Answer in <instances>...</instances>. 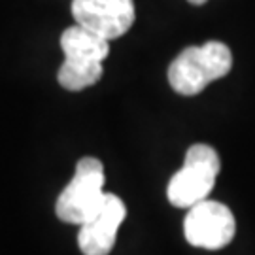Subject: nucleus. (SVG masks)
<instances>
[{"mask_svg":"<svg viewBox=\"0 0 255 255\" xmlns=\"http://www.w3.org/2000/svg\"><path fill=\"white\" fill-rule=\"evenodd\" d=\"M61 47L64 51V63L59 68L57 80L66 91H82L101 80L102 61L110 53L106 38L74 25L63 32Z\"/></svg>","mask_w":255,"mask_h":255,"instance_id":"f257e3e1","label":"nucleus"},{"mask_svg":"<svg viewBox=\"0 0 255 255\" xmlns=\"http://www.w3.org/2000/svg\"><path fill=\"white\" fill-rule=\"evenodd\" d=\"M233 68V53L223 42H206L204 46L183 49L168 66V83L183 97H193L227 76Z\"/></svg>","mask_w":255,"mask_h":255,"instance_id":"f03ea898","label":"nucleus"},{"mask_svg":"<svg viewBox=\"0 0 255 255\" xmlns=\"http://www.w3.org/2000/svg\"><path fill=\"white\" fill-rule=\"evenodd\" d=\"M104 166L95 157H83L76 164L70 183L63 189L55 202L57 218L70 223L83 225L99 212L104 201Z\"/></svg>","mask_w":255,"mask_h":255,"instance_id":"7ed1b4c3","label":"nucleus"},{"mask_svg":"<svg viewBox=\"0 0 255 255\" xmlns=\"http://www.w3.org/2000/svg\"><path fill=\"white\" fill-rule=\"evenodd\" d=\"M221 168L218 151L208 144H195L187 149L183 166L174 174L166 187V197L176 208H191L208 199Z\"/></svg>","mask_w":255,"mask_h":255,"instance_id":"20e7f679","label":"nucleus"},{"mask_svg":"<svg viewBox=\"0 0 255 255\" xmlns=\"http://www.w3.org/2000/svg\"><path fill=\"white\" fill-rule=\"evenodd\" d=\"M237 221L229 206L218 201L197 202L183 219L185 240L195 248L221 250L235 238Z\"/></svg>","mask_w":255,"mask_h":255,"instance_id":"39448f33","label":"nucleus"},{"mask_svg":"<svg viewBox=\"0 0 255 255\" xmlns=\"http://www.w3.org/2000/svg\"><path fill=\"white\" fill-rule=\"evenodd\" d=\"M76 25L106 40L123 36L134 23L132 0H72Z\"/></svg>","mask_w":255,"mask_h":255,"instance_id":"423d86ee","label":"nucleus"},{"mask_svg":"<svg viewBox=\"0 0 255 255\" xmlns=\"http://www.w3.org/2000/svg\"><path fill=\"white\" fill-rule=\"evenodd\" d=\"M127 216L123 201L114 193H106L102 206L89 221L80 225L78 246L83 255H108L116 244L119 225Z\"/></svg>","mask_w":255,"mask_h":255,"instance_id":"0eeeda50","label":"nucleus"},{"mask_svg":"<svg viewBox=\"0 0 255 255\" xmlns=\"http://www.w3.org/2000/svg\"><path fill=\"white\" fill-rule=\"evenodd\" d=\"M189 2H191V4H195V6H201V4H204L206 0H189Z\"/></svg>","mask_w":255,"mask_h":255,"instance_id":"6e6552de","label":"nucleus"}]
</instances>
